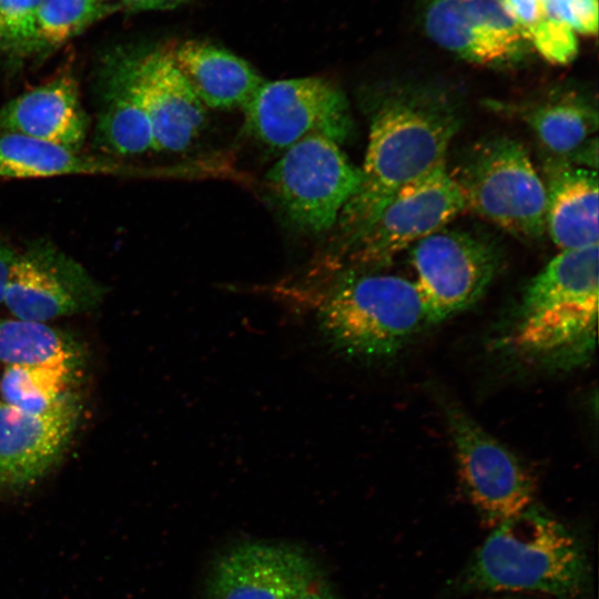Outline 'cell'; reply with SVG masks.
Listing matches in <instances>:
<instances>
[{
	"label": "cell",
	"instance_id": "44dd1931",
	"mask_svg": "<svg viewBox=\"0 0 599 599\" xmlns=\"http://www.w3.org/2000/svg\"><path fill=\"white\" fill-rule=\"evenodd\" d=\"M130 176L139 170L120 161L83 154L60 145L16 135H0V177L34 179L61 175Z\"/></svg>",
	"mask_w": 599,
	"mask_h": 599
},
{
	"label": "cell",
	"instance_id": "1f68e13d",
	"mask_svg": "<svg viewBox=\"0 0 599 599\" xmlns=\"http://www.w3.org/2000/svg\"><path fill=\"white\" fill-rule=\"evenodd\" d=\"M502 599H526L524 597H518V596H506L504 597Z\"/></svg>",
	"mask_w": 599,
	"mask_h": 599
},
{
	"label": "cell",
	"instance_id": "8992f818",
	"mask_svg": "<svg viewBox=\"0 0 599 599\" xmlns=\"http://www.w3.org/2000/svg\"><path fill=\"white\" fill-rule=\"evenodd\" d=\"M359 180V167L339 144L314 134L285 150L267 171L265 185L294 227L321 234L336 225Z\"/></svg>",
	"mask_w": 599,
	"mask_h": 599
},
{
	"label": "cell",
	"instance_id": "cb8c5ba5",
	"mask_svg": "<svg viewBox=\"0 0 599 599\" xmlns=\"http://www.w3.org/2000/svg\"><path fill=\"white\" fill-rule=\"evenodd\" d=\"M524 38L548 62L567 64L578 53L575 30L550 19L541 0H499Z\"/></svg>",
	"mask_w": 599,
	"mask_h": 599
},
{
	"label": "cell",
	"instance_id": "277c9868",
	"mask_svg": "<svg viewBox=\"0 0 599 599\" xmlns=\"http://www.w3.org/2000/svg\"><path fill=\"white\" fill-rule=\"evenodd\" d=\"M316 319L333 349L372 361L395 356L426 324V314L414 282L355 271L322 298Z\"/></svg>",
	"mask_w": 599,
	"mask_h": 599
},
{
	"label": "cell",
	"instance_id": "f546056e",
	"mask_svg": "<svg viewBox=\"0 0 599 599\" xmlns=\"http://www.w3.org/2000/svg\"><path fill=\"white\" fill-rule=\"evenodd\" d=\"M132 9L139 10H163L174 8L183 0H121Z\"/></svg>",
	"mask_w": 599,
	"mask_h": 599
},
{
	"label": "cell",
	"instance_id": "d6a6232c",
	"mask_svg": "<svg viewBox=\"0 0 599 599\" xmlns=\"http://www.w3.org/2000/svg\"><path fill=\"white\" fill-rule=\"evenodd\" d=\"M102 1H106V0H102Z\"/></svg>",
	"mask_w": 599,
	"mask_h": 599
},
{
	"label": "cell",
	"instance_id": "7c38bea8",
	"mask_svg": "<svg viewBox=\"0 0 599 599\" xmlns=\"http://www.w3.org/2000/svg\"><path fill=\"white\" fill-rule=\"evenodd\" d=\"M82 413L75 390L41 413L0 400V488L21 489L44 477L64 455Z\"/></svg>",
	"mask_w": 599,
	"mask_h": 599
},
{
	"label": "cell",
	"instance_id": "30bf717a",
	"mask_svg": "<svg viewBox=\"0 0 599 599\" xmlns=\"http://www.w3.org/2000/svg\"><path fill=\"white\" fill-rule=\"evenodd\" d=\"M104 295V286L81 263L40 238L17 252L2 304L13 317L49 323L91 311Z\"/></svg>",
	"mask_w": 599,
	"mask_h": 599
},
{
	"label": "cell",
	"instance_id": "2e32d148",
	"mask_svg": "<svg viewBox=\"0 0 599 599\" xmlns=\"http://www.w3.org/2000/svg\"><path fill=\"white\" fill-rule=\"evenodd\" d=\"M90 120L82 105L78 82L60 73L0 108V135L16 134L81 151Z\"/></svg>",
	"mask_w": 599,
	"mask_h": 599
},
{
	"label": "cell",
	"instance_id": "6da1fadb",
	"mask_svg": "<svg viewBox=\"0 0 599 599\" xmlns=\"http://www.w3.org/2000/svg\"><path fill=\"white\" fill-rule=\"evenodd\" d=\"M460 113L447 94L426 87H395L376 103L357 190L336 225L348 250L406 185L446 163L460 126Z\"/></svg>",
	"mask_w": 599,
	"mask_h": 599
},
{
	"label": "cell",
	"instance_id": "52a82bcc",
	"mask_svg": "<svg viewBox=\"0 0 599 599\" xmlns=\"http://www.w3.org/2000/svg\"><path fill=\"white\" fill-rule=\"evenodd\" d=\"M414 281L426 324L440 323L476 303L501 265L493 240L463 229H441L412 246Z\"/></svg>",
	"mask_w": 599,
	"mask_h": 599
},
{
	"label": "cell",
	"instance_id": "ac0fdd59",
	"mask_svg": "<svg viewBox=\"0 0 599 599\" xmlns=\"http://www.w3.org/2000/svg\"><path fill=\"white\" fill-rule=\"evenodd\" d=\"M94 142L115 156L155 150L151 123L135 84L129 55L112 61L99 82Z\"/></svg>",
	"mask_w": 599,
	"mask_h": 599
},
{
	"label": "cell",
	"instance_id": "e0dca14e",
	"mask_svg": "<svg viewBox=\"0 0 599 599\" xmlns=\"http://www.w3.org/2000/svg\"><path fill=\"white\" fill-rule=\"evenodd\" d=\"M545 231L560 251L598 245V176L566 161L547 164Z\"/></svg>",
	"mask_w": 599,
	"mask_h": 599
},
{
	"label": "cell",
	"instance_id": "4dcf8cb0",
	"mask_svg": "<svg viewBox=\"0 0 599 599\" xmlns=\"http://www.w3.org/2000/svg\"><path fill=\"white\" fill-rule=\"evenodd\" d=\"M293 599H336L326 586L315 582Z\"/></svg>",
	"mask_w": 599,
	"mask_h": 599
},
{
	"label": "cell",
	"instance_id": "603a6c76",
	"mask_svg": "<svg viewBox=\"0 0 599 599\" xmlns=\"http://www.w3.org/2000/svg\"><path fill=\"white\" fill-rule=\"evenodd\" d=\"M84 367L74 365L4 366L0 400L30 413H41L73 387Z\"/></svg>",
	"mask_w": 599,
	"mask_h": 599
},
{
	"label": "cell",
	"instance_id": "8fae6325",
	"mask_svg": "<svg viewBox=\"0 0 599 599\" xmlns=\"http://www.w3.org/2000/svg\"><path fill=\"white\" fill-rule=\"evenodd\" d=\"M465 203L447 162L399 190L347 250L359 266L386 264L397 253L444 229Z\"/></svg>",
	"mask_w": 599,
	"mask_h": 599
},
{
	"label": "cell",
	"instance_id": "83f0119b",
	"mask_svg": "<svg viewBox=\"0 0 599 599\" xmlns=\"http://www.w3.org/2000/svg\"><path fill=\"white\" fill-rule=\"evenodd\" d=\"M16 254L17 251L0 236V304L3 302L9 272Z\"/></svg>",
	"mask_w": 599,
	"mask_h": 599
},
{
	"label": "cell",
	"instance_id": "ba28073f",
	"mask_svg": "<svg viewBox=\"0 0 599 599\" xmlns=\"http://www.w3.org/2000/svg\"><path fill=\"white\" fill-rule=\"evenodd\" d=\"M242 110L246 133L274 150L314 134L342 144L353 130L345 94L318 77L265 81Z\"/></svg>",
	"mask_w": 599,
	"mask_h": 599
},
{
	"label": "cell",
	"instance_id": "9c48e42d",
	"mask_svg": "<svg viewBox=\"0 0 599 599\" xmlns=\"http://www.w3.org/2000/svg\"><path fill=\"white\" fill-rule=\"evenodd\" d=\"M443 404L460 478L484 525L493 528L534 505V479L520 459L461 407Z\"/></svg>",
	"mask_w": 599,
	"mask_h": 599
},
{
	"label": "cell",
	"instance_id": "5bb4252c",
	"mask_svg": "<svg viewBox=\"0 0 599 599\" xmlns=\"http://www.w3.org/2000/svg\"><path fill=\"white\" fill-rule=\"evenodd\" d=\"M315 582V566L298 549L252 542L219 559L207 599H293Z\"/></svg>",
	"mask_w": 599,
	"mask_h": 599
},
{
	"label": "cell",
	"instance_id": "3957f363",
	"mask_svg": "<svg viewBox=\"0 0 599 599\" xmlns=\"http://www.w3.org/2000/svg\"><path fill=\"white\" fill-rule=\"evenodd\" d=\"M598 245L560 251L528 283L502 344L547 367L569 368L595 352Z\"/></svg>",
	"mask_w": 599,
	"mask_h": 599
},
{
	"label": "cell",
	"instance_id": "5b68a950",
	"mask_svg": "<svg viewBox=\"0 0 599 599\" xmlns=\"http://www.w3.org/2000/svg\"><path fill=\"white\" fill-rule=\"evenodd\" d=\"M450 174L466 209L520 237L534 240L545 233V183L519 141L481 140Z\"/></svg>",
	"mask_w": 599,
	"mask_h": 599
},
{
	"label": "cell",
	"instance_id": "4316f807",
	"mask_svg": "<svg viewBox=\"0 0 599 599\" xmlns=\"http://www.w3.org/2000/svg\"><path fill=\"white\" fill-rule=\"evenodd\" d=\"M598 0H570V14L575 32L596 35L598 32Z\"/></svg>",
	"mask_w": 599,
	"mask_h": 599
},
{
	"label": "cell",
	"instance_id": "9a60e30c",
	"mask_svg": "<svg viewBox=\"0 0 599 599\" xmlns=\"http://www.w3.org/2000/svg\"><path fill=\"white\" fill-rule=\"evenodd\" d=\"M156 151L183 152L201 134L206 108L179 71L171 47L129 55Z\"/></svg>",
	"mask_w": 599,
	"mask_h": 599
},
{
	"label": "cell",
	"instance_id": "ffe728a7",
	"mask_svg": "<svg viewBox=\"0 0 599 599\" xmlns=\"http://www.w3.org/2000/svg\"><path fill=\"white\" fill-rule=\"evenodd\" d=\"M516 112L550 160L578 161L581 165L587 158L588 166L593 165L590 155L597 158L591 150H597L593 134L598 129V111L590 98L572 91L557 92L517 106Z\"/></svg>",
	"mask_w": 599,
	"mask_h": 599
},
{
	"label": "cell",
	"instance_id": "4fadbf2b",
	"mask_svg": "<svg viewBox=\"0 0 599 599\" xmlns=\"http://www.w3.org/2000/svg\"><path fill=\"white\" fill-rule=\"evenodd\" d=\"M428 35L440 47L479 64L518 60L525 38L499 0H430Z\"/></svg>",
	"mask_w": 599,
	"mask_h": 599
},
{
	"label": "cell",
	"instance_id": "d6986e66",
	"mask_svg": "<svg viewBox=\"0 0 599 599\" xmlns=\"http://www.w3.org/2000/svg\"><path fill=\"white\" fill-rule=\"evenodd\" d=\"M171 52L206 109H243L265 82L247 61L209 42L187 40L171 47Z\"/></svg>",
	"mask_w": 599,
	"mask_h": 599
},
{
	"label": "cell",
	"instance_id": "484cf974",
	"mask_svg": "<svg viewBox=\"0 0 599 599\" xmlns=\"http://www.w3.org/2000/svg\"><path fill=\"white\" fill-rule=\"evenodd\" d=\"M42 0H0V53L13 59L34 53L35 21Z\"/></svg>",
	"mask_w": 599,
	"mask_h": 599
},
{
	"label": "cell",
	"instance_id": "7402d4cb",
	"mask_svg": "<svg viewBox=\"0 0 599 599\" xmlns=\"http://www.w3.org/2000/svg\"><path fill=\"white\" fill-rule=\"evenodd\" d=\"M0 363L84 367L85 351L72 334L49 323L0 317Z\"/></svg>",
	"mask_w": 599,
	"mask_h": 599
},
{
	"label": "cell",
	"instance_id": "f1b7e54d",
	"mask_svg": "<svg viewBox=\"0 0 599 599\" xmlns=\"http://www.w3.org/2000/svg\"><path fill=\"white\" fill-rule=\"evenodd\" d=\"M547 16L556 22L572 28L570 0H541ZM573 29V28H572Z\"/></svg>",
	"mask_w": 599,
	"mask_h": 599
},
{
	"label": "cell",
	"instance_id": "7a4b0ae2",
	"mask_svg": "<svg viewBox=\"0 0 599 599\" xmlns=\"http://www.w3.org/2000/svg\"><path fill=\"white\" fill-rule=\"evenodd\" d=\"M453 590L582 599L590 590V565L580 538L531 505L493 527L454 580Z\"/></svg>",
	"mask_w": 599,
	"mask_h": 599
},
{
	"label": "cell",
	"instance_id": "d4e9b609",
	"mask_svg": "<svg viewBox=\"0 0 599 599\" xmlns=\"http://www.w3.org/2000/svg\"><path fill=\"white\" fill-rule=\"evenodd\" d=\"M110 12L111 7L102 0H42L34 53L58 49Z\"/></svg>",
	"mask_w": 599,
	"mask_h": 599
}]
</instances>
